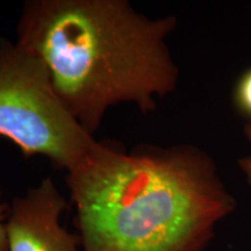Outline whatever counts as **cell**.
Listing matches in <instances>:
<instances>
[{
    "label": "cell",
    "instance_id": "cell-1",
    "mask_svg": "<svg viewBox=\"0 0 251 251\" xmlns=\"http://www.w3.org/2000/svg\"><path fill=\"white\" fill-rule=\"evenodd\" d=\"M83 251H202L235 199L192 146L93 144L67 171Z\"/></svg>",
    "mask_w": 251,
    "mask_h": 251
},
{
    "label": "cell",
    "instance_id": "cell-4",
    "mask_svg": "<svg viewBox=\"0 0 251 251\" xmlns=\"http://www.w3.org/2000/svg\"><path fill=\"white\" fill-rule=\"evenodd\" d=\"M68 202L54 180L47 177L9 203L6 221L8 251H78V235L59 224Z\"/></svg>",
    "mask_w": 251,
    "mask_h": 251
},
{
    "label": "cell",
    "instance_id": "cell-2",
    "mask_svg": "<svg viewBox=\"0 0 251 251\" xmlns=\"http://www.w3.org/2000/svg\"><path fill=\"white\" fill-rule=\"evenodd\" d=\"M175 17L149 19L127 0H29L17 25V46L48 71L59 100L94 136L117 103L155 111L176 89L178 68L166 37Z\"/></svg>",
    "mask_w": 251,
    "mask_h": 251
},
{
    "label": "cell",
    "instance_id": "cell-5",
    "mask_svg": "<svg viewBox=\"0 0 251 251\" xmlns=\"http://www.w3.org/2000/svg\"><path fill=\"white\" fill-rule=\"evenodd\" d=\"M235 100L238 108L251 117V69L238 81L235 91Z\"/></svg>",
    "mask_w": 251,
    "mask_h": 251
},
{
    "label": "cell",
    "instance_id": "cell-6",
    "mask_svg": "<svg viewBox=\"0 0 251 251\" xmlns=\"http://www.w3.org/2000/svg\"><path fill=\"white\" fill-rule=\"evenodd\" d=\"M9 214V203L2 199V190L0 187V251H8V238L6 231V221Z\"/></svg>",
    "mask_w": 251,
    "mask_h": 251
},
{
    "label": "cell",
    "instance_id": "cell-7",
    "mask_svg": "<svg viewBox=\"0 0 251 251\" xmlns=\"http://www.w3.org/2000/svg\"><path fill=\"white\" fill-rule=\"evenodd\" d=\"M244 133H246L247 139L251 142V121L246 126V128H244ZM238 164H240L241 169H242L244 174H246L248 181H249V184L251 185V157L242 158L240 162H238Z\"/></svg>",
    "mask_w": 251,
    "mask_h": 251
},
{
    "label": "cell",
    "instance_id": "cell-3",
    "mask_svg": "<svg viewBox=\"0 0 251 251\" xmlns=\"http://www.w3.org/2000/svg\"><path fill=\"white\" fill-rule=\"evenodd\" d=\"M0 137L25 157H46L69 171L92 148L96 139L65 108L35 56L0 39Z\"/></svg>",
    "mask_w": 251,
    "mask_h": 251
}]
</instances>
